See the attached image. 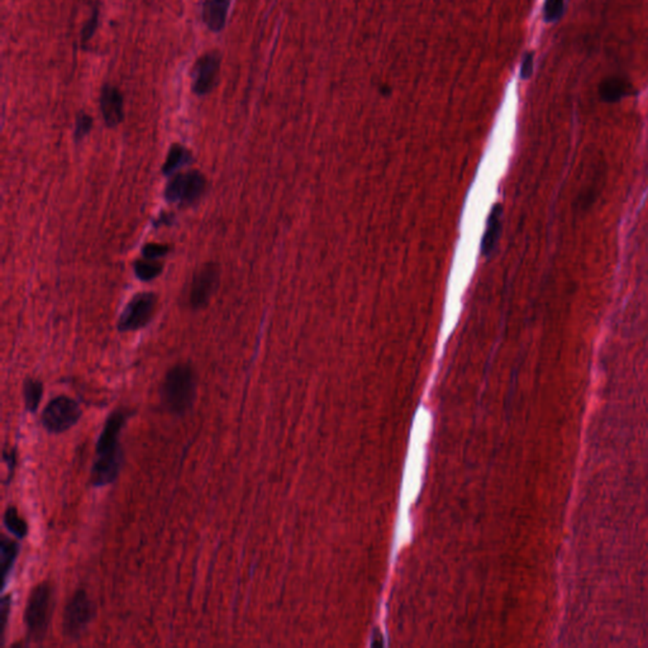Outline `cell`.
<instances>
[{
	"instance_id": "cell-14",
	"label": "cell",
	"mask_w": 648,
	"mask_h": 648,
	"mask_svg": "<svg viewBox=\"0 0 648 648\" xmlns=\"http://www.w3.org/2000/svg\"><path fill=\"white\" fill-rule=\"evenodd\" d=\"M192 153L184 146L172 145L163 166L165 175H174L177 170L192 163Z\"/></svg>"
},
{
	"instance_id": "cell-10",
	"label": "cell",
	"mask_w": 648,
	"mask_h": 648,
	"mask_svg": "<svg viewBox=\"0 0 648 648\" xmlns=\"http://www.w3.org/2000/svg\"><path fill=\"white\" fill-rule=\"evenodd\" d=\"M100 110L105 124L114 128L124 119V98L114 85L104 84L100 90Z\"/></svg>"
},
{
	"instance_id": "cell-21",
	"label": "cell",
	"mask_w": 648,
	"mask_h": 648,
	"mask_svg": "<svg viewBox=\"0 0 648 648\" xmlns=\"http://www.w3.org/2000/svg\"><path fill=\"white\" fill-rule=\"evenodd\" d=\"M170 247L161 243H148L142 249V256L150 260H158L169 254Z\"/></svg>"
},
{
	"instance_id": "cell-20",
	"label": "cell",
	"mask_w": 648,
	"mask_h": 648,
	"mask_svg": "<svg viewBox=\"0 0 648 648\" xmlns=\"http://www.w3.org/2000/svg\"><path fill=\"white\" fill-rule=\"evenodd\" d=\"M98 23H99V9H98L97 6H94L90 18L86 20V23H85L83 30H81V42L84 43V45L86 42H89V40H91L93 36L95 35Z\"/></svg>"
},
{
	"instance_id": "cell-4",
	"label": "cell",
	"mask_w": 648,
	"mask_h": 648,
	"mask_svg": "<svg viewBox=\"0 0 648 648\" xmlns=\"http://www.w3.org/2000/svg\"><path fill=\"white\" fill-rule=\"evenodd\" d=\"M97 615V606L84 589H79L67 601L62 614V633L70 641H78Z\"/></svg>"
},
{
	"instance_id": "cell-8",
	"label": "cell",
	"mask_w": 648,
	"mask_h": 648,
	"mask_svg": "<svg viewBox=\"0 0 648 648\" xmlns=\"http://www.w3.org/2000/svg\"><path fill=\"white\" fill-rule=\"evenodd\" d=\"M222 55L217 51L206 52L195 61L192 69V90L198 97L211 94L218 84Z\"/></svg>"
},
{
	"instance_id": "cell-13",
	"label": "cell",
	"mask_w": 648,
	"mask_h": 648,
	"mask_svg": "<svg viewBox=\"0 0 648 648\" xmlns=\"http://www.w3.org/2000/svg\"><path fill=\"white\" fill-rule=\"evenodd\" d=\"M628 90L630 85L617 76L603 80V83L599 85L600 98L606 103H617L628 95Z\"/></svg>"
},
{
	"instance_id": "cell-16",
	"label": "cell",
	"mask_w": 648,
	"mask_h": 648,
	"mask_svg": "<svg viewBox=\"0 0 648 648\" xmlns=\"http://www.w3.org/2000/svg\"><path fill=\"white\" fill-rule=\"evenodd\" d=\"M4 526L9 531V534H13L16 538L23 539L28 534V524L27 522L19 515L18 510L16 507H8L4 513Z\"/></svg>"
},
{
	"instance_id": "cell-17",
	"label": "cell",
	"mask_w": 648,
	"mask_h": 648,
	"mask_svg": "<svg viewBox=\"0 0 648 648\" xmlns=\"http://www.w3.org/2000/svg\"><path fill=\"white\" fill-rule=\"evenodd\" d=\"M163 264L158 260H150L145 257L136 261L134 265L136 276L142 281H150L158 278L163 273Z\"/></svg>"
},
{
	"instance_id": "cell-6",
	"label": "cell",
	"mask_w": 648,
	"mask_h": 648,
	"mask_svg": "<svg viewBox=\"0 0 648 648\" xmlns=\"http://www.w3.org/2000/svg\"><path fill=\"white\" fill-rule=\"evenodd\" d=\"M206 189V177L199 171L176 174L166 185L165 199L177 206H192L203 196Z\"/></svg>"
},
{
	"instance_id": "cell-2",
	"label": "cell",
	"mask_w": 648,
	"mask_h": 648,
	"mask_svg": "<svg viewBox=\"0 0 648 648\" xmlns=\"http://www.w3.org/2000/svg\"><path fill=\"white\" fill-rule=\"evenodd\" d=\"M198 395V377L188 364L175 365L165 375L160 399L165 411L174 416H185L193 409Z\"/></svg>"
},
{
	"instance_id": "cell-7",
	"label": "cell",
	"mask_w": 648,
	"mask_h": 648,
	"mask_svg": "<svg viewBox=\"0 0 648 648\" xmlns=\"http://www.w3.org/2000/svg\"><path fill=\"white\" fill-rule=\"evenodd\" d=\"M156 305L158 297L153 293L137 294L136 297L132 298V300L127 304V307L119 317V331L129 332L146 327L155 314Z\"/></svg>"
},
{
	"instance_id": "cell-12",
	"label": "cell",
	"mask_w": 648,
	"mask_h": 648,
	"mask_svg": "<svg viewBox=\"0 0 648 648\" xmlns=\"http://www.w3.org/2000/svg\"><path fill=\"white\" fill-rule=\"evenodd\" d=\"M0 551H1L0 552L1 553V562H0V567H1V587L4 589L6 588V582H8V577L11 575L14 564H16V561L18 558L20 547H19L16 541L8 538L6 536H3L1 537V543H0Z\"/></svg>"
},
{
	"instance_id": "cell-5",
	"label": "cell",
	"mask_w": 648,
	"mask_h": 648,
	"mask_svg": "<svg viewBox=\"0 0 648 648\" xmlns=\"http://www.w3.org/2000/svg\"><path fill=\"white\" fill-rule=\"evenodd\" d=\"M81 417L83 411L79 403L69 396L60 395L45 406L41 416V423L43 428L51 435H61L71 430Z\"/></svg>"
},
{
	"instance_id": "cell-1",
	"label": "cell",
	"mask_w": 648,
	"mask_h": 648,
	"mask_svg": "<svg viewBox=\"0 0 648 648\" xmlns=\"http://www.w3.org/2000/svg\"><path fill=\"white\" fill-rule=\"evenodd\" d=\"M129 418L124 409H115L104 422L98 438L95 459L91 467L90 483L94 488H104L118 479L123 466L121 433Z\"/></svg>"
},
{
	"instance_id": "cell-22",
	"label": "cell",
	"mask_w": 648,
	"mask_h": 648,
	"mask_svg": "<svg viewBox=\"0 0 648 648\" xmlns=\"http://www.w3.org/2000/svg\"><path fill=\"white\" fill-rule=\"evenodd\" d=\"M11 603H12V598L9 595L4 596L1 599V608H0L1 624H0V628H1V642L3 643L6 640V625H8V619H9V614H11Z\"/></svg>"
},
{
	"instance_id": "cell-23",
	"label": "cell",
	"mask_w": 648,
	"mask_h": 648,
	"mask_svg": "<svg viewBox=\"0 0 648 648\" xmlns=\"http://www.w3.org/2000/svg\"><path fill=\"white\" fill-rule=\"evenodd\" d=\"M532 71H534V54H527L522 64V78L528 79L532 75Z\"/></svg>"
},
{
	"instance_id": "cell-19",
	"label": "cell",
	"mask_w": 648,
	"mask_h": 648,
	"mask_svg": "<svg viewBox=\"0 0 648 648\" xmlns=\"http://www.w3.org/2000/svg\"><path fill=\"white\" fill-rule=\"evenodd\" d=\"M565 11V0H546L545 20L556 22L562 17Z\"/></svg>"
},
{
	"instance_id": "cell-9",
	"label": "cell",
	"mask_w": 648,
	"mask_h": 648,
	"mask_svg": "<svg viewBox=\"0 0 648 648\" xmlns=\"http://www.w3.org/2000/svg\"><path fill=\"white\" fill-rule=\"evenodd\" d=\"M219 267L216 264H206L196 273L192 283L189 302L192 308L200 310L209 303L219 284Z\"/></svg>"
},
{
	"instance_id": "cell-15",
	"label": "cell",
	"mask_w": 648,
	"mask_h": 648,
	"mask_svg": "<svg viewBox=\"0 0 648 648\" xmlns=\"http://www.w3.org/2000/svg\"><path fill=\"white\" fill-rule=\"evenodd\" d=\"M22 395H23V401H25V411L30 413H36L40 403L43 396V384L37 380L28 377L23 382V389H22Z\"/></svg>"
},
{
	"instance_id": "cell-11",
	"label": "cell",
	"mask_w": 648,
	"mask_h": 648,
	"mask_svg": "<svg viewBox=\"0 0 648 648\" xmlns=\"http://www.w3.org/2000/svg\"><path fill=\"white\" fill-rule=\"evenodd\" d=\"M230 6L232 0H203L201 19L206 28L214 33L225 30Z\"/></svg>"
},
{
	"instance_id": "cell-18",
	"label": "cell",
	"mask_w": 648,
	"mask_h": 648,
	"mask_svg": "<svg viewBox=\"0 0 648 648\" xmlns=\"http://www.w3.org/2000/svg\"><path fill=\"white\" fill-rule=\"evenodd\" d=\"M93 128V118L85 112H80L76 117V123H75V132H73V139L75 141L84 140L88 134H90Z\"/></svg>"
},
{
	"instance_id": "cell-3",
	"label": "cell",
	"mask_w": 648,
	"mask_h": 648,
	"mask_svg": "<svg viewBox=\"0 0 648 648\" xmlns=\"http://www.w3.org/2000/svg\"><path fill=\"white\" fill-rule=\"evenodd\" d=\"M55 611V588L49 582H40L30 590L25 609V638L40 643L49 633Z\"/></svg>"
},
{
	"instance_id": "cell-24",
	"label": "cell",
	"mask_w": 648,
	"mask_h": 648,
	"mask_svg": "<svg viewBox=\"0 0 648 648\" xmlns=\"http://www.w3.org/2000/svg\"><path fill=\"white\" fill-rule=\"evenodd\" d=\"M3 459L8 461V467H9V480L12 479L14 469H16V449H3Z\"/></svg>"
}]
</instances>
